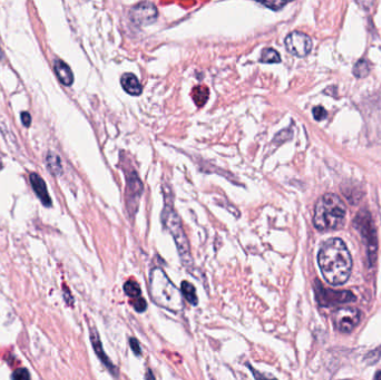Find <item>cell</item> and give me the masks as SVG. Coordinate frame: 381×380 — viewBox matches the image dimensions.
<instances>
[{"label": "cell", "mask_w": 381, "mask_h": 380, "mask_svg": "<svg viewBox=\"0 0 381 380\" xmlns=\"http://www.w3.org/2000/svg\"><path fill=\"white\" fill-rule=\"evenodd\" d=\"M145 378H146V380H155V377H154V375H153V372H152V370H147V372H146V375H145Z\"/></svg>", "instance_id": "obj_28"}, {"label": "cell", "mask_w": 381, "mask_h": 380, "mask_svg": "<svg viewBox=\"0 0 381 380\" xmlns=\"http://www.w3.org/2000/svg\"><path fill=\"white\" fill-rule=\"evenodd\" d=\"M22 123L24 124L25 126H29L31 124V117H30V114L27 113V112H24L22 113Z\"/></svg>", "instance_id": "obj_27"}, {"label": "cell", "mask_w": 381, "mask_h": 380, "mask_svg": "<svg viewBox=\"0 0 381 380\" xmlns=\"http://www.w3.org/2000/svg\"><path fill=\"white\" fill-rule=\"evenodd\" d=\"M192 96L198 106H203L208 98V89L205 86H196L192 91Z\"/></svg>", "instance_id": "obj_17"}, {"label": "cell", "mask_w": 381, "mask_h": 380, "mask_svg": "<svg viewBox=\"0 0 381 380\" xmlns=\"http://www.w3.org/2000/svg\"><path fill=\"white\" fill-rule=\"evenodd\" d=\"M347 210L344 201L336 194H325L314 208L313 224L319 231L337 230L344 225Z\"/></svg>", "instance_id": "obj_3"}, {"label": "cell", "mask_w": 381, "mask_h": 380, "mask_svg": "<svg viewBox=\"0 0 381 380\" xmlns=\"http://www.w3.org/2000/svg\"><path fill=\"white\" fill-rule=\"evenodd\" d=\"M181 291H182L183 297L185 298L190 305L196 306L199 303L198 296H196L195 287L192 283L187 282V281H183L182 284H181Z\"/></svg>", "instance_id": "obj_16"}, {"label": "cell", "mask_w": 381, "mask_h": 380, "mask_svg": "<svg viewBox=\"0 0 381 380\" xmlns=\"http://www.w3.org/2000/svg\"><path fill=\"white\" fill-rule=\"evenodd\" d=\"M133 305H134V308H135V310L137 312H144V311L146 310V308H147L146 301L144 300L143 298H141V297L139 299L136 298L135 301L133 302Z\"/></svg>", "instance_id": "obj_23"}, {"label": "cell", "mask_w": 381, "mask_h": 380, "mask_svg": "<svg viewBox=\"0 0 381 380\" xmlns=\"http://www.w3.org/2000/svg\"><path fill=\"white\" fill-rule=\"evenodd\" d=\"M54 68L58 80L61 81V83L64 84L65 86H70V85L73 84L74 82L73 71H71L70 67L66 63H64L63 61H56Z\"/></svg>", "instance_id": "obj_14"}, {"label": "cell", "mask_w": 381, "mask_h": 380, "mask_svg": "<svg viewBox=\"0 0 381 380\" xmlns=\"http://www.w3.org/2000/svg\"><path fill=\"white\" fill-rule=\"evenodd\" d=\"M373 380H381V370H379V371L376 372V375H374Z\"/></svg>", "instance_id": "obj_29"}, {"label": "cell", "mask_w": 381, "mask_h": 380, "mask_svg": "<svg viewBox=\"0 0 381 380\" xmlns=\"http://www.w3.org/2000/svg\"><path fill=\"white\" fill-rule=\"evenodd\" d=\"M143 192V184L136 173L132 172L127 175V187H126V204L130 215H133L137 207L139 201Z\"/></svg>", "instance_id": "obj_10"}, {"label": "cell", "mask_w": 381, "mask_h": 380, "mask_svg": "<svg viewBox=\"0 0 381 380\" xmlns=\"http://www.w3.org/2000/svg\"><path fill=\"white\" fill-rule=\"evenodd\" d=\"M11 379L12 380H30V375L27 369L19 368L12 372Z\"/></svg>", "instance_id": "obj_21"}, {"label": "cell", "mask_w": 381, "mask_h": 380, "mask_svg": "<svg viewBox=\"0 0 381 380\" xmlns=\"http://www.w3.org/2000/svg\"><path fill=\"white\" fill-rule=\"evenodd\" d=\"M149 294L154 302L164 309L172 312H180L183 309L182 292L161 268H155L150 271Z\"/></svg>", "instance_id": "obj_2"}, {"label": "cell", "mask_w": 381, "mask_h": 380, "mask_svg": "<svg viewBox=\"0 0 381 380\" xmlns=\"http://www.w3.org/2000/svg\"><path fill=\"white\" fill-rule=\"evenodd\" d=\"M30 183H31L32 188H34V191L36 192L37 196L39 198V200L42 201L43 204L45 206H47V207L50 206L51 205V200L49 198L47 187H46V183L41 178V175H38L37 173H31L30 174Z\"/></svg>", "instance_id": "obj_12"}, {"label": "cell", "mask_w": 381, "mask_h": 380, "mask_svg": "<svg viewBox=\"0 0 381 380\" xmlns=\"http://www.w3.org/2000/svg\"><path fill=\"white\" fill-rule=\"evenodd\" d=\"M90 341H91V345H93V348L96 352L97 357L101 359V362L107 367V369L113 373V375L115 377H117L118 372H117V368L113 365V363H111V360L108 358V356L105 353L104 349H103V346H102V343H101V339H100V336H98V332L97 330L95 329V327H90Z\"/></svg>", "instance_id": "obj_11"}, {"label": "cell", "mask_w": 381, "mask_h": 380, "mask_svg": "<svg viewBox=\"0 0 381 380\" xmlns=\"http://www.w3.org/2000/svg\"><path fill=\"white\" fill-rule=\"evenodd\" d=\"M129 345H130V348H132V350H133V352L135 353V355H136V356H141L142 349H141L140 343L137 341V339H135V338H130V339H129Z\"/></svg>", "instance_id": "obj_25"}, {"label": "cell", "mask_w": 381, "mask_h": 380, "mask_svg": "<svg viewBox=\"0 0 381 380\" xmlns=\"http://www.w3.org/2000/svg\"><path fill=\"white\" fill-rule=\"evenodd\" d=\"M361 312L356 308H340L333 313V324L336 329L342 333L351 332L359 325Z\"/></svg>", "instance_id": "obj_7"}, {"label": "cell", "mask_w": 381, "mask_h": 380, "mask_svg": "<svg viewBox=\"0 0 381 380\" xmlns=\"http://www.w3.org/2000/svg\"><path fill=\"white\" fill-rule=\"evenodd\" d=\"M318 263L322 276L331 286H342L352 270V258L345 242L333 238L321 245Z\"/></svg>", "instance_id": "obj_1"}, {"label": "cell", "mask_w": 381, "mask_h": 380, "mask_svg": "<svg viewBox=\"0 0 381 380\" xmlns=\"http://www.w3.org/2000/svg\"><path fill=\"white\" fill-rule=\"evenodd\" d=\"M369 71H370V65L365 60L358 61L353 67V74L358 78H363L367 76L368 74H369Z\"/></svg>", "instance_id": "obj_19"}, {"label": "cell", "mask_w": 381, "mask_h": 380, "mask_svg": "<svg viewBox=\"0 0 381 380\" xmlns=\"http://www.w3.org/2000/svg\"><path fill=\"white\" fill-rule=\"evenodd\" d=\"M121 84H122L123 88L125 89V91L128 93L129 95L137 96L142 93V85L139 81V78H137L132 73L124 74L122 76Z\"/></svg>", "instance_id": "obj_13"}, {"label": "cell", "mask_w": 381, "mask_h": 380, "mask_svg": "<svg viewBox=\"0 0 381 380\" xmlns=\"http://www.w3.org/2000/svg\"><path fill=\"white\" fill-rule=\"evenodd\" d=\"M124 291L130 298H137L141 297V288L140 284L135 282V281H127L126 283L124 284Z\"/></svg>", "instance_id": "obj_20"}, {"label": "cell", "mask_w": 381, "mask_h": 380, "mask_svg": "<svg viewBox=\"0 0 381 380\" xmlns=\"http://www.w3.org/2000/svg\"><path fill=\"white\" fill-rule=\"evenodd\" d=\"M354 226H357L360 234L363 235L364 240L366 241L368 257H369V260L372 263L374 259H376L378 243L376 230H374L370 213L368 211H365V210H361L358 213L357 218L354 219Z\"/></svg>", "instance_id": "obj_6"}, {"label": "cell", "mask_w": 381, "mask_h": 380, "mask_svg": "<svg viewBox=\"0 0 381 380\" xmlns=\"http://www.w3.org/2000/svg\"><path fill=\"white\" fill-rule=\"evenodd\" d=\"M262 4H263L264 6H266V7L273 9V10H279V9H281L282 7H283V6L287 5L285 2H271V3L264 2V3H262Z\"/></svg>", "instance_id": "obj_26"}, {"label": "cell", "mask_w": 381, "mask_h": 380, "mask_svg": "<svg viewBox=\"0 0 381 380\" xmlns=\"http://www.w3.org/2000/svg\"><path fill=\"white\" fill-rule=\"evenodd\" d=\"M249 368H250V370H251L252 375L254 376L255 380H277V379L273 378V377H271V376L265 375V373H261V372H259L258 370H255L254 368H252L251 366H249Z\"/></svg>", "instance_id": "obj_24"}, {"label": "cell", "mask_w": 381, "mask_h": 380, "mask_svg": "<svg viewBox=\"0 0 381 380\" xmlns=\"http://www.w3.org/2000/svg\"><path fill=\"white\" fill-rule=\"evenodd\" d=\"M312 113H313L314 120H317V121H322V120L327 119V116H328L327 110L322 106L314 107L313 110H312Z\"/></svg>", "instance_id": "obj_22"}, {"label": "cell", "mask_w": 381, "mask_h": 380, "mask_svg": "<svg viewBox=\"0 0 381 380\" xmlns=\"http://www.w3.org/2000/svg\"><path fill=\"white\" fill-rule=\"evenodd\" d=\"M284 43L287 50L297 57L307 56L312 48L311 38L301 31H293L289 34Z\"/></svg>", "instance_id": "obj_8"}, {"label": "cell", "mask_w": 381, "mask_h": 380, "mask_svg": "<svg viewBox=\"0 0 381 380\" xmlns=\"http://www.w3.org/2000/svg\"><path fill=\"white\" fill-rule=\"evenodd\" d=\"M164 222H165V225L168 229L170 234L173 235L177 251H179L180 253V257H181L183 264L187 268H190V265L193 264V259H192V255H190L189 243H188L186 234L185 232H184V229L182 226L180 216L177 215L175 211H172V210H166Z\"/></svg>", "instance_id": "obj_4"}, {"label": "cell", "mask_w": 381, "mask_h": 380, "mask_svg": "<svg viewBox=\"0 0 381 380\" xmlns=\"http://www.w3.org/2000/svg\"><path fill=\"white\" fill-rule=\"evenodd\" d=\"M260 61L261 63H265V64H275V63L281 62V57L279 55V52L275 49L264 48L263 51H262Z\"/></svg>", "instance_id": "obj_18"}, {"label": "cell", "mask_w": 381, "mask_h": 380, "mask_svg": "<svg viewBox=\"0 0 381 380\" xmlns=\"http://www.w3.org/2000/svg\"><path fill=\"white\" fill-rule=\"evenodd\" d=\"M0 168H2V162H0Z\"/></svg>", "instance_id": "obj_30"}, {"label": "cell", "mask_w": 381, "mask_h": 380, "mask_svg": "<svg viewBox=\"0 0 381 380\" xmlns=\"http://www.w3.org/2000/svg\"><path fill=\"white\" fill-rule=\"evenodd\" d=\"M313 288L315 299H317L318 305L321 307H337L356 301V296L351 291H336L327 289L318 280H315Z\"/></svg>", "instance_id": "obj_5"}, {"label": "cell", "mask_w": 381, "mask_h": 380, "mask_svg": "<svg viewBox=\"0 0 381 380\" xmlns=\"http://www.w3.org/2000/svg\"><path fill=\"white\" fill-rule=\"evenodd\" d=\"M46 165H47L49 172L54 175H59L63 172L61 157L54 152H49L46 156Z\"/></svg>", "instance_id": "obj_15"}, {"label": "cell", "mask_w": 381, "mask_h": 380, "mask_svg": "<svg viewBox=\"0 0 381 380\" xmlns=\"http://www.w3.org/2000/svg\"><path fill=\"white\" fill-rule=\"evenodd\" d=\"M157 15H159V11H157L155 5L148 2L137 4L132 8L129 14L132 22L139 26L153 24L156 21Z\"/></svg>", "instance_id": "obj_9"}]
</instances>
